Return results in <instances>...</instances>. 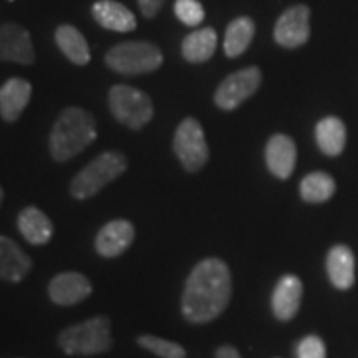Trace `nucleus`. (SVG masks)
I'll return each mask as SVG.
<instances>
[{"mask_svg": "<svg viewBox=\"0 0 358 358\" xmlns=\"http://www.w3.org/2000/svg\"><path fill=\"white\" fill-rule=\"evenodd\" d=\"M303 285L297 275H284L272 292V312L282 322L292 320L301 308Z\"/></svg>", "mask_w": 358, "mask_h": 358, "instance_id": "obj_13", "label": "nucleus"}, {"mask_svg": "<svg viewBox=\"0 0 358 358\" xmlns=\"http://www.w3.org/2000/svg\"><path fill=\"white\" fill-rule=\"evenodd\" d=\"M214 358H243V357H241V353L237 352L234 347H231V345H222V347L217 348L216 355H214Z\"/></svg>", "mask_w": 358, "mask_h": 358, "instance_id": "obj_29", "label": "nucleus"}, {"mask_svg": "<svg viewBox=\"0 0 358 358\" xmlns=\"http://www.w3.org/2000/svg\"><path fill=\"white\" fill-rule=\"evenodd\" d=\"M317 145L327 156H338L347 143V129L342 120L327 116L315 128Z\"/></svg>", "mask_w": 358, "mask_h": 358, "instance_id": "obj_22", "label": "nucleus"}, {"mask_svg": "<svg viewBox=\"0 0 358 358\" xmlns=\"http://www.w3.org/2000/svg\"><path fill=\"white\" fill-rule=\"evenodd\" d=\"M2 201H3V189L0 187V204H2Z\"/></svg>", "mask_w": 358, "mask_h": 358, "instance_id": "obj_30", "label": "nucleus"}, {"mask_svg": "<svg viewBox=\"0 0 358 358\" xmlns=\"http://www.w3.org/2000/svg\"><path fill=\"white\" fill-rule=\"evenodd\" d=\"M217 47V34L214 29H199L182 40L181 53L189 64H204L214 55Z\"/></svg>", "mask_w": 358, "mask_h": 358, "instance_id": "obj_20", "label": "nucleus"}, {"mask_svg": "<svg viewBox=\"0 0 358 358\" xmlns=\"http://www.w3.org/2000/svg\"><path fill=\"white\" fill-rule=\"evenodd\" d=\"M256 34V25L249 17H239L232 20L224 37V52L227 57L236 58L248 50Z\"/></svg>", "mask_w": 358, "mask_h": 358, "instance_id": "obj_23", "label": "nucleus"}, {"mask_svg": "<svg viewBox=\"0 0 358 358\" xmlns=\"http://www.w3.org/2000/svg\"><path fill=\"white\" fill-rule=\"evenodd\" d=\"M297 358H327L324 340L317 335H307L299 342Z\"/></svg>", "mask_w": 358, "mask_h": 358, "instance_id": "obj_27", "label": "nucleus"}, {"mask_svg": "<svg viewBox=\"0 0 358 358\" xmlns=\"http://www.w3.org/2000/svg\"><path fill=\"white\" fill-rule=\"evenodd\" d=\"M93 19L100 24L103 29L113 30V32L128 34L136 29V17L133 12L115 0H100L92 8Z\"/></svg>", "mask_w": 358, "mask_h": 358, "instance_id": "obj_17", "label": "nucleus"}, {"mask_svg": "<svg viewBox=\"0 0 358 358\" xmlns=\"http://www.w3.org/2000/svg\"><path fill=\"white\" fill-rule=\"evenodd\" d=\"M0 60L20 65H32L35 62L32 38L22 25H0Z\"/></svg>", "mask_w": 358, "mask_h": 358, "instance_id": "obj_10", "label": "nucleus"}, {"mask_svg": "<svg viewBox=\"0 0 358 358\" xmlns=\"http://www.w3.org/2000/svg\"><path fill=\"white\" fill-rule=\"evenodd\" d=\"M310 37V10L306 6L290 7L280 15L274 29L275 42L284 48H297Z\"/></svg>", "mask_w": 358, "mask_h": 358, "instance_id": "obj_9", "label": "nucleus"}, {"mask_svg": "<svg viewBox=\"0 0 358 358\" xmlns=\"http://www.w3.org/2000/svg\"><path fill=\"white\" fill-rule=\"evenodd\" d=\"M163 3L164 0H138V6H140L141 13L146 19H153L155 15H158Z\"/></svg>", "mask_w": 358, "mask_h": 358, "instance_id": "obj_28", "label": "nucleus"}, {"mask_svg": "<svg viewBox=\"0 0 358 358\" xmlns=\"http://www.w3.org/2000/svg\"><path fill=\"white\" fill-rule=\"evenodd\" d=\"M58 345L66 355H100L108 352L113 345L111 337V320L106 315H96L70 325L58 334Z\"/></svg>", "mask_w": 358, "mask_h": 358, "instance_id": "obj_3", "label": "nucleus"}, {"mask_svg": "<svg viewBox=\"0 0 358 358\" xmlns=\"http://www.w3.org/2000/svg\"><path fill=\"white\" fill-rule=\"evenodd\" d=\"M232 277L227 264L209 257L196 264L187 275L181 299V310L189 324H208L216 320L229 306Z\"/></svg>", "mask_w": 358, "mask_h": 358, "instance_id": "obj_1", "label": "nucleus"}, {"mask_svg": "<svg viewBox=\"0 0 358 358\" xmlns=\"http://www.w3.org/2000/svg\"><path fill=\"white\" fill-rule=\"evenodd\" d=\"M327 272L335 287L347 290L355 280V259L347 245H335L327 256Z\"/></svg>", "mask_w": 358, "mask_h": 358, "instance_id": "obj_19", "label": "nucleus"}, {"mask_svg": "<svg viewBox=\"0 0 358 358\" xmlns=\"http://www.w3.org/2000/svg\"><path fill=\"white\" fill-rule=\"evenodd\" d=\"M92 282L80 272H62L48 284V295L57 306H77L92 295Z\"/></svg>", "mask_w": 358, "mask_h": 358, "instance_id": "obj_11", "label": "nucleus"}, {"mask_svg": "<svg viewBox=\"0 0 358 358\" xmlns=\"http://www.w3.org/2000/svg\"><path fill=\"white\" fill-rule=\"evenodd\" d=\"M32 96V85L24 78H10L0 87V116L3 122L13 123L20 118Z\"/></svg>", "mask_w": 358, "mask_h": 358, "instance_id": "obj_15", "label": "nucleus"}, {"mask_svg": "<svg viewBox=\"0 0 358 358\" xmlns=\"http://www.w3.org/2000/svg\"><path fill=\"white\" fill-rule=\"evenodd\" d=\"M266 163L268 171L279 179H287L297 163V148L292 138L274 134L266 146Z\"/></svg>", "mask_w": 358, "mask_h": 358, "instance_id": "obj_14", "label": "nucleus"}, {"mask_svg": "<svg viewBox=\"0 0 358 358\" xmlns=\"http://www.w3.org/2000/svg\"><path fill=\"white\" fill-rule=\"evenodd\" d=\"M96 138L95 118L80 106L62 111L50 133V153L58 163H65L92 145Z\"/></svg>", "mask_w": 358, "mask_h": 358, "instance_id": "obj_2", "label": "nucleus"}, {"mask_svg": "<svg viewBox=\"0 0 358 358\" xmlns=\"http://www.w3.org/2000/svg\"><path fill=\"white\" fill-rule=\"evenodd\" d=\"M174 13L187 27H196L204 20V8L198 0H176Z\"/></svg>", "mask_w": 358, "mask_h": 358, "instance_id": "obj_26", "label": "nucleus"}, {"mask_svg": "<svg viewBox=\"0 0 358 358\" xmlns=\"http://www.w3.org/2000/svg\"><path fill=\"white\" fill-rule=\"evenodd\" d=\"M17 226L24 239L32 245H43L50 243L53 236V224L50 217L35 206L22 209L17 217Z\"/></svg>", "mask_w": 358, "mask_h": 358, "instance_id": "obj_18", "label": "nucleus"}, {"mask_svg": "<svg viewBox=\"0 0 358 358\" xmlns=\"http://www.w3.org/2000/svg\"><path fill=\"white\" fill-rule=\"evenodd\" d=\"M105 62L122 75H145L163 65V52L151 42H123L106 52Z\"/></svg>", "mask_w": 358, "mask_h": 358, "instance_id": "obj_5", "label": "nucleus"}, {"mask_svg": "<svg viewBox=\"0 0 358 358\" xmlns=\"http://www.w3.org/2000/svg\"><path fill=\"white\" fill-rule=\"evenodd\" d=\"M174 153L187 173H198L209 159L204 129L196 118H185L176 128L173 140Z\"/></svg>", "mask_w": 358, "mask_h": 358, "instance_id": "obj_7", "label": "nucleus"}, {"mask_svg": "<svg viewBox=\"0 0 358 358\" xmlns=\"http://www.w3.org/2000/svg\"><path fill=\"white\" fill-rule=\"evenodd\" d=\"M108 103L111 113L129 129H141L151 122L155 106L151 98L141 90L128 85H115L110 90Z\"/></svg>", "mask_w": 358, "mask_h": 358, "instance_id": "obj_6", "label": "nucleus"}, {"mask_svg": "<svg viewBox=\"0 0 358 358\" xmlns=\"http://www.w3.org/2000/svg\"><path fill=\"white\" fill-rule=\"evenodd\" d=\"M134 241V226L127 219L106 222L95 237V249L101 257L113 259L127 252Z\"/></svg>", "mask_w": 358, "mask_h": 358, "instance_id": "obj_12", "label": "nucleus"}, {"mask_svg": "<svg viewBox=\"0 0 358 358\" xmlns=\"http://www.w3.org/2000/svg\"><path fill=\"white\" fill-rule=\"evenodd\" d=\"M262 83V73L257 66L239 70L219 85L214 101L221 110H236L257 92Z\"/></svg>", "mask_w": 358, "mask_h": 358, "instance_id": "obj_8", "label": "nucleus"}, {"mask_svg": "<svg viewBox=\"0 0 358 358\" xmlns=\"http://www.w3.org/2000/svg\"><path fill=\"white\" fill-rule=\"evenodd\" d=\"M55 42L62 53L69 58L71 64L82 66L87 65L90 58H92L87 40H85L82 32L78 29H75L73 25L64 24L58 27L55 32Z\"/></svg>", "mask_w": 358, "mask_h": 358, "instance_id": "obj_21", "label": "nucleus"}, {"mask_svg": "<svg viewBox=\"0 0 358 358\" xmlns=\"http://www.w3.org/2000/svg\"><path fill=\"white\" fill-rule=\"evenodd\" d=\"M335 192V181L330 174L317 171L307 174L301 182V196L307 203H325Z\"/></svg>", "mask_w": 358, "mask_h": 358, "instance_id": "obj_24", "label": "nucleus"}, {"mask_svg": "<svg viewBox=\"0 0 358 358\" xmlns=\"http://www.w3.org/2000/svg\"><path fill=\"white\" fill-rule=\"evenodd\" d=\"M32 271V259L10 237L0 236V279L20 282Z\"/></svg>", "mask_w": 358, "mask_h": 358, "instance_id": "obj_16", "label": "nucleus"}, {"mask_svg": "<svg viewBox=\"0 0 358 358\" xmlns=\"http://www.w3.org/2000/svg\"><path fill=\"white\" fill-rule=\"evenodd\" d=\"M138 345L146 348L159 358H186V350L179 343L171 340L156 337V335H141L138 337Z\"/></svg>", "mask_w": 358, "mask_h": 358, "instance_id": "obj_25", "label": "nucleus"}, {"mask_svg": "<svg viewBox=\"0 0 358 358\" xmlns=\"http://www.w3.org/2000/svg\"><path fill=\"white\" fill-rule=\"evenodd\" d=\"M128 159L120 151H105L88 163L70 182V194L75 199L85 201L98 194L115 179L127 171Z\"/></svg>", "mask_w": 358, "mask_h": 358, "instance_id": "obj_4", "label": "nucleus"}]
</instances>
